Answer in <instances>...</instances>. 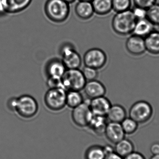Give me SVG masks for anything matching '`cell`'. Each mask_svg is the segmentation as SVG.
Returning <instances> with one entry per match:
<instances>
[{
  "mask_svg": "<svg viewBox=\"0 0 159 159\" xmlns=\"http://www.w3.org/2000/svg\"><path fill=\"white\" fill-rule=\"evenodd\" d=\"M44 12L48 18L52 22L62 23L70 16V4L63 0H47Z\"/></svg>",
  "mask_w": 159,
  "mask_h": 159,
  "instance_id": "obj_1",
  "label": "cell"
},
{
  "mask_svg": "<svg viewBox=\"0 0 159 159\" xmlns=\"http://www.w3.org/2000/svg\"><path fill=\"white\" fill-rule=\"evenodd\" d=\"M136 21L131 9L118 12L113 17L112 29L118 35L127 36L132 34Z\"/></svg>",
  "mask_w": 159,
  "mask_h": 159,
  "instance_id": "obj_2",
  "label": "cell"
},
{
  "mask_svg": "<svg viewBox=\"0 0 159 159\" xmlns=\"http://www.w3.org/2000/svg\"><path fill=\"white\" fill-rule=\"evenodd\" d=\"M67 92L63 88L49 89L44 97L46 107L53 112L62 110L66 106Z\"/></svg>",
  "mask_w": 159,
  "mask_h": 159,
  "instance_id": "obj_3",
  "label": "cell"
},
{
  "mask_svg": "<svg viewBox=\"0 0 159 159\" xmlns=\"http://www.w3.org/2000/svg\"><path fill=\"white\" fill-rule=\"evenodd\" d=\"M39 106L36 100L31 95L24 94L17 98L15 112L22 118L30 119L37 115Z\"/></svg>",
  "mask_w": 159,
  "mask_h": 159,
  "instance_id": "obj_4",
  "label": "cell"
},
{
  "mask_svg": "<svg viewBox=\"0 0 159 159\" xmlns=\"http://www.w3.org/2000/svg\"><path fill=\"white\" fill-rule=\"evenodd\" d=\"M62 87L67 91H78L84 89L87 80L79 69L67 70L61 78Z\"/></svg>",
  "mask_w": 159,
  "mask_h": 159,
  "instance_id": "obj_5",
  "label": "cell"
},
{
  "mask_svg": "<svg viewBox=\"0 0 159 159\" xmlns=\"http://www.w3.org/2000/svg\"><path fill=\"white\" fill-rule=\"evenodd\" d=\"M153 115V108L151 105L145 101L134 103L130 108L129 117L138 124H143L148 121Z\"/></svg>",
  "mask_w": 159,
  "mask_h": 159,
  "instance_id": "obj_6",
  "label": "cell"
},
{
  "mask_svg": "<svg viewBox=\"0 0 159 159\" xmlns=\"http://www.w3.org/2000/svg\"><path fill=\"white\" fill-rule=\"evenodd\" d=\"M89 101H84L82 103L73 109L71 118L74 124L80 128L88 127L93 116L89 107Z\"/></svg>",
  "mask_w": 159,
  "mask_h": 159,
  "instance_id": "obj_7",
  "label": "cell"
},
{
  "mask_svg": "<svg viewBox=\"0 0 159 159\" xmlns=\"http://www.w3.org/2000/svg\"><path fill=\"white\" fill-rule=\"evenodd\" d=\"M107 58L106 54L102 49L93 48L88 50L84 55L83 62L85 66L99 70L106 65Z\"/></svg>",
  "mask_w": 159,
  "mask_h": 159,
  "instance_id": "obj_8",
  "label": "cell"
},
{
  "mask_svg": "<svg viewBox=\"0 0 159 159\" xmlns=\"http://www.w3.org/2000/svg\"><path fill=\"white\" fill-rule=\"evenodd\" d=\"M61 61L67 70L78 69L81 66L82 60L80 55L71 44L64 45L61 49Z\"/></svg>",
  "mask_w": 159,
  "mask_h": 159,
  "instance_id": "obj_9",
  "label": "cell"
},
{
  "mask_svg": "<svg viewBox=\"0 0 159 159\" xmlns=\"http://www.w3.org/2000/svg\"><path fill=\"white\" fill-rule=\"evenodd\" d=\"M125 46L128 52L134 56H142L146 51L144 38L133 34L127 39Z\"/></svg>",
  "mask_w": 159,
  "mask_h": 159,
  "instance_id": "obj_10",
  "label": "cell"
},
{
  "mask_svg": "<svg viewBox=\"0 0 159 159\" xmlns=\"http://www.w3.org/2000/svg\"><path fill=\"white\" fill-rule=\"evenodd\" d=\"M111 105L110 101L105 96L90 100V108L95 116H106Z\"/></svg>",
  "mask_w": 159,
  "mask_h": 159,
  "instance_id": "obj_11",
  "label": "cell"
},
{
  "mask_svg": "<svg viewBox=\"0 0 159 159\" xmlns=\"http://www.w3.org/2000/svg\"><path fill=\"white\" fill-rule=\"evenodd\" d=\"M104 134L110 143L116 144L118 142L125 138L126 134L120 123L109 122L107 123L106 127Z\"/></svg>",
  "mask_w": 159,
  "mask_h": 159,
  "instance_id": "obj_12",
  "label": "cell"
},
{
  "mask_svg": "<svg viewBox=\"0 0 159 159\" xmlns=\"http://www.w3.org/2000/svg\"><path fill=\"white\" fill-rule=\"evenodd\" d=\"M83 90L86 96L90 100L105 96L106 93V89L104 84L96 80L87 81Z\"/></svg>",
  "mask_w": 159,
  "mask_h": 159,
  "instance_id": "obj_13",
  "label": "cell"
},
{
  "mask_svg": "<svg viewBox=\"0 0 159 159\" xmlns=\"http://www.w3.org/2000/svg\"><path fill=\"white\" fill-rule=\"evenodd\" d=\"M66 70L61 60L58 58L50 60L45 66V72L48 77L61 78Z\"/></svg>",
  "mask_w": 159,
  "mask_h": 159,
  "instance_id": "obj_14",
  "label": "cell"
},
{
  "mask_svg": "<svg viewBox=\"0 0 159 159\" xmlns=\"http://www.w3.org/2000/svg\"><path fill=\"white\" fill-rule=\"evenodd\" d=\"M75 13L82 20H88L91 18L94 13L91 2L79 1L75 7Z\"/></svg>",
  "mask_w": 159,
  "mask_h": 159,
  "instance_id": "obj_15",
  "label": "cell"
},
{
  "mask_svg": "<svg viewBox=\"0 0 159 159\" xmlns=\"http://www.w3.org/2000/svg\"><path fill=\"white\" fill-rule=\"evenodd\" d=\"M155 26L147 18L136 21L132 34L145 38L155 30Z\"/></svg>",
  "mask_w": 159,
  "mask_h": 159,
  "instance_id": "obj_16",
  "label": "cell"
},
{
  "mask_svg": "<svg viewBox=\"0 0 159 159\" xmlns=\"http://www.w3.org/2000/svg\"><path fill=\"white\" fill-rule=\"evenodd\" d=\"M106 117L109 122L120 123L127 117V112L125 108L120 105H112Z\"/></svg>",
  "mask_w": 159,
  "mask_h": 159,
  "instance_id": "obj_17",
  "label": "cell"
},
{
  "mask_svg": "<svg viewBox=\"0 0 159 159\" xmlns=\"http://www.w3.org/2000/svg\"><path fill=\"white\" fill-rule=\"evenodd\" d=\"M146 51L153 55H159V31L155 30L144 38Z\"/></svg>",
  "mask_w": 159,
  "mask_h": 159,
  "instance_id": "obj_18",
  "label": "cell"
},
{
  "mask_svg": "<svg viewBox=\"0 0 159 159\" xmlns=\"http://www.w3.org/2000/svg\"><path fill=\"white\" fill-rule=\"evenodd\" d=\"M107 120L106 116L93 115L88 127H89L94 133L102 135V134H104L105 130L107 124Z\"/></svg>",
  "mask_w": 159,
  "mask_h": 159,
  "instance_id": "obj_19",
  "label": "cell"
},
{
  "mask_svg": "<svg viewBox=\"0 0 159 159\" xmlns=\"http://www.w3.org/2000/svg\"><path fill=\"white\" fill-rule=\"evenodd\" d=\"M94 13L99 16L109 14L112 10V0H92Z\"/></svg>",
  "mask_w": 159,
  "mask_h": 159,
  "instance_id": "obj_20",
  "label": "cell"
},
{
  "mask_svg": "<svg viewBox=\"0 0 159 159\" xmlns=\"http://www.w3.org/2000/svg\"><path fill=\"white\" fill-rule=\"evenodd\" d=\"M32 0H6L7 14H16L23 11L30 4Z\"/></svg>",
  "mask_w": 159,
  "mask_h": 159,
  "instance_id": "obj_21",
  "label": "cell"
},
{
  "mask_svg": "<svg viewBox=\"0 0 159 159\" xmlns=\"http://www.w3.org/2000/svg\"><path fill=\"white\" fill-rule=\"evenodd\" d=\"M114 148L116 154L124 158L134 152V147L131 141L124 138L116 143Z\"/></svg>",
  "mask_w": 159,
  "mask_h": 159,
  "instance_id": "obj_22",
  "label": "cell"
},
{
  "mask_svg": "<svg viewBox=\"0 0 159 159\" xmlns=\"http://www.w3.org/2000/svg\"><path fill=\"white\" fill-rule=\"evenodd\" d=\"M83 96L80 91H68L66 94V106L70 108H74L84 102Z\"/></svg>",
  "mask_w": 159,
  "mask_h": 159,
  "instance_id": "obj_23",
  "label": "cell"
},
{
  "mask_svg": "<svg viewBox=\"0 0 159 159\" xmlns=\"http://www.w3.org/2000/svg\"><path fill=\"white\" fill-rule=\"evenodd\" d=\"M106 157L103 147L98 145L89 148L85 154V159H105Z\"/></svg>",
  "mask_w": 159,
  "mask_h": 159,
  "instance_id": "obj_24",
  "label": "cell"
},
{
  "mask_svg": "<svg viewBox=\"0 0 159 159\" xmlns=\"http://www.w3.org/2000/svg\"><path fill=\"white\" fill-rule=\"evenodd\" d=\"M147 18L154 26L159 27V3L157 2L147 9Z\"/></svg>",
  "mask_w": 159,
  "mask_h": 159,
  "instance_id": "obj_25",
  "label": "cell"
},
{
  "mask_svg": "<svg viewBox=\"0 0 159 159\" xmlns=\"http://www.w3.org/2000/svg\"><path fill=\"white\" fill-rule=\"evenodd\" d=\"M131 6V0H112V10L116 13L130 10Z\"/></svg>",
  "mask_w": 159,
  "mask_h": 159,
  "instance_id": "obj_26",
  "label": "cell"
},
{
  "mask_svg": "<svg viewBox=\"0 0 159 159\" xmlns=\"http://www.w3.org/2000/svg\"><path fill=\"white\" fill-rule=\"evenodd\" d=\"M120 124L125 134H128L134 133L137 129L139 124L130 117H126Z\"/></svg>",
  "mask_w": 159,
  "mask_h": 159,
  "instance_id": "obj_27",
  "label": "cell"
},
{
  "mask_svg": "<svg viewBox=\"0 0 159 159\" xmlns=\"http://www.w3.org/2000/svg\"><path fill=\"white\" fill-rule=\"evenodd\" d=\"M81 71L87 81L94 80L98 77V70L96 69L85 66Z\"/></svg>",
  "mask_w": 159,
  "mask_h": 159,
  "instance_id": "obj_28",
  "label": "cell"
},
{
  "mask_svg": "<svg viewBox=\"0 0 159 159\" xmlns=\"http://www.w3.org/2000/svg\"><path fill=\"white\" fill-rule=\"evenodd\" d=\"M131 10L136 20L146 18L147 16V9L139 7L134 6Z\"/></svg>",
  "mask_w": 159,
  "mask_h": 159,
  "instance_id": "obj_29",
  "label": "cell"
},
{
  "mask_svg": "<svg viewBox=\"0 0 159 159\" xmlns=\"http://www.w3.org/2000/svg\"><path fill=\"white\" fill-rule=\"evenodd\" d=\"M135 6L148 9L156 3L157 0H133Z\"/></svg>",
  "mask_w": 159,
  "mask_h": 159,
  "instance_id": "obj_30",
  "label": "cell"
},
{
  "mask_svg": "<svg viewBox=\"0 0 159 159\" xmlns=\"http://www.w3.org/2000/svg\"><path fill=\"white\" fill-rule=\"evenodd\" d=\"M47 85L49 89L63 88L62 82H61V78L48 77L47 80Z\"/></svg>",
  "mask_w": 159,
  "mask_h": 159,
  "instance_id": "obj_31",
  "label": "cell"
},
{
  "mask_svg": "<svg viewBox=\"0 0 159 159\" xmlns=\"http://www.w3.org/2000/svg\"><path fill=\"white\" fill-rule=\"evenodd\" d=\"M123 159H145L143 155L138 152H133L126 156Z\"/></svg>",
  "mask_w": 159,
  "mask_h": 159,
  "instance_id": "obj_32",
  "label": "cell"
},
{
  "mask_svg": "<svg viewBox=\"0 0 159 159\" xmlns=\"http://www.w3.org/2000/svg\"><path fill=\"white\" fill-rule=\"evenodd\" d=\"M7 14V7L6 0H0V15Z\"/></svg>",
  "mask_w": 159,
  "mask_h": 159,
  "instance_id": "obj_33",
  "label": "cell"
},
{
  "mask_svg": "<svg viewBox=\"0 0 159 159\" xmlns=\"http://www.w3.org/2000/svg\"><path fill=\"white\" fill-rule=\"evenodd\" d=\"M17 98H12L7 102V107L11 111H16V106Z\"/></svg>",
  "mask_w": 159,
  "mask_h": 159,
  "instance_id": "obj_34",
  "label": "cell"
},
{
  "mask_svg": "<svg viewBox=\"0 0 159 159\" xmlns=\"http://www.w3.org/2000/svg\"><path fill=\"white\" fill-rule=\"evenodd\" d=\"M150 151L153 155H159V143H155L152 144L150 148Z\"/></svg>",
  "mask_w": 159,
  "mask_h": 159,
  "instance_id": "obj_35",
  "label": "cell"
},
{
  "mask_svg": "<svg viewBox=\"0 0 159 159\" xmlns=\"http://www.w3.org/2000/svg\"><path fill=\"white\" fill-rule=\"evenodd\" d=\"M103 148L106 156L115 152V148L110 145H107L103 147Z\"/></svg>",
  "mask_w": 159,
  "mask_h": 159,
  "instance_id": "obj_36",
  "label": "cell"
},
{
  "mask_svg": "<svg viewBox=\"0 0 159 159\" xmlns=\"http://www.w3.org/2000/svg\"><path fill=\"white\" fill-rule=\"evenodd\" d=\"M105 159H123V158L121 157L114 152L112 154L107 156Z\"/></svg>",
  "mask_w": 159,
  "mask_h": 159,
  "instance_id": "obj_37",
  "label": "cell"
},
{
  "mask_svg": "<svg viewBox=\"0 0 159 159\" xmlns=\"http://www.w3.org/2000/svg\"><path fill=\"white\" fill-rule=\"evenodd\" d=\"M63 1H65V2L71 4L74 2L76 0H63Z\"/></svg>",
  "mask_w": 159,
  "mask_h": 159,
  "instance_id": "obj_38",
  "label": "cell"
},
{
  "mask_svg": "<svg viewBox=\"0 0 159 159\" xmlns=\"http://www.w3.org/2000/svg\"><path fill=\"white\" fill-rule=\"evenodd\" d=\"M150 159H159V155H153Z\"/></svg>",
  "mask_w": 159,
  "mask_h": 159,
  "instance_id": "obj_39",
  "label": "cell"
},
{
  "mask_svg": "<svg viewBox=\"0 0 159 159\" xmlns=\"http://www.w3.org/2000/svg\"><path fill=\"white\" fill-rule=\"evenodd\" d=\"M79 1H88V2H92V0H79Z\"/></svg>",
  "mask_w": 159,
  "mask_h": 159,
  "instance_id": "obj_40",
  "label": "cell"
}]
</instances>
